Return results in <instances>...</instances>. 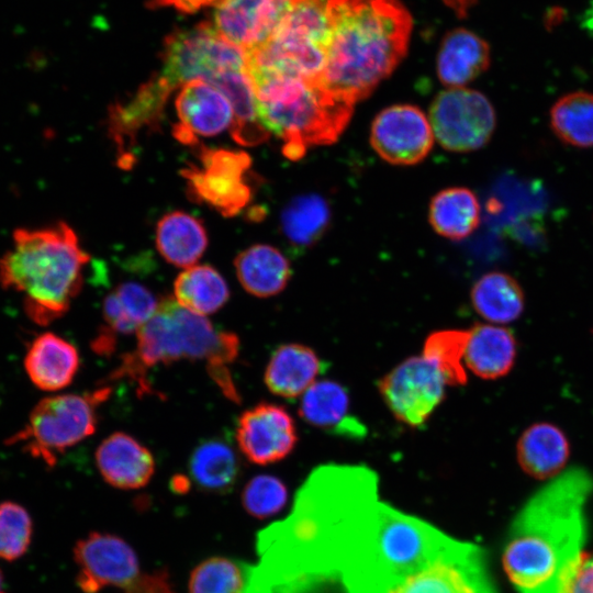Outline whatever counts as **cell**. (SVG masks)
I'll return each instance as SVG.
<instances>
[{"instance_id": "1", "label": "cell", "mask_w": 593, "mask_h": 593, "mask_svg": "<svg viewBox=\"0 0 593 593\" xmlns=\"http://www.w3.org/2000/svg\"><path fill=\"white\" fill-rule=\"evenodd\" d=\"M366 465L325 463L296 492L288 517L258 535L257 548L283 583L338 579L346 593H379L393 582L394 507L381 501Z\"/></svg>"}, {"instance_id": "2", "label": "cell", "mask_w": 593, "mask_h": 593, "mask_svg": "<svg viewBox=\"0 0 593 593\" xmlns=\"http://www.w3.org/2000/svg\"><path fill=\"white\" fill-rule=\"evenodd\" d=\"M593 479L573 468L552 478L521 508L503 549L504 570L518 593H563L582 559Z\"/></svg>"}, {"instance_id": "3", "label": "cell", "mask_w": 593, "mask_h": 593, "mask_svg": "<svg viewBox=\"0 0 593 593\" xmlns=\"http://www.w3.org/2000/svg\"><path fill=\"white\" fill-rule=\"evenodd\" d=\"M326 12L329 43L321 81L355 104L406 55L412 16L400 0H327Z\"/></svg>"}, {"instance_id": "4", "label": "cell", "mask_w": 593, "mask_h": 593, "mask_svg": "<svg viewBox=\"0 0 593 593\" xmlns=\"http://www.w3.org/2000/svg\"><path fill=\"white\" fill-rule=\"evenodd\" d=\"M90 256L65 222L16 228L12 248L0 257V284L23 295V310L37 325L65 315L83 282Z\"/></svg>"}, {"instance_id": "5", "label": "cell", "mask_w": 593, "mask_h": 593, "mask_svg": "<svg viewBox=\"0 0 593 593\" xmlns=\"http://www.w3.org/2000/svg\"><path fill=\"white\" fill-rule=\"evenodd\" d=\"M136 348L124 355L109 380L131 379L145 392L146 371L179 360H204L210 377L234 402H239L228 366L238 355V337L216 329L205 317L181 306L175 298L163 299L154 315L136 333Z\"/></svg>"}, {"instance_id": "6", "label": "cell", "mask_w": 593, "mask_h": 593, "mask_svg": "<svg viewBox=\"0 0 593 593\" xmlns=\"http://www.w3.org/2000/svg\"><path fill=\"white\" fill-rule=\"evenodd\" d=\"M251 81L262 125L282 139V152L292 160L311 146L334 143L351 118L354 103L321 80L267 76Z\"/></svg>"}, {"instance_id": "7", "label": "cell", "mask_w": 593, "mask_h": 593, "mask_svg": "<svg viewBox=\"0 0 593 593\" xmlns=\"http://www.w3.org/2000/svg\"><path fill=\"white\" fill-rule=\"evenodd\" d=\"M326 4L327 0H301L264 44L246 51L249 77L321 80L329 43Z\"/></svg>"}, {"instance_id": "8", "label": "cell", "mask_w": 593, "mask_h": 593, "mask_svg": "<svg viewBox=\"0 0 593 593\" xmlns=\"http://www.w3.org/2000/svg\"><path fill=\"white\" fill-rule=\"evenodd\" d=\"M110 391L107 387L91 393L42 399L32 409L25 425L10 436L5 445H21L24 452L54 467L60 455L94 433L97 407L109 398Z\"/></svg>"}, {"instance_id": "9", "label": "cell", "mask_w": 593, "mask_h": 593, "mask_svg": "<svg viewBox=\"0 0 593 593\" xmlns=\"http://www.w3.org/2000/svg\"><path fill=\"white\" fill-rule=\"evenodd\" d=\"M159 75L175 89L192 80L210 79L227 71L245 70V49L223 38L212 22L180 29L165 37Z\"/></svg>"}, {"instance_id": "10", "label": "cell", "mask_w": 593, "mask_h": 593, "mask_svg": "<svg viewBox=\"0 0 593 593\" xmlns=\"http://www.w3.org/2000/svg\"><path fill=\"white\" fill-rule=\"evenodd\" d=\"M199 165L181 170L190 199L223 216H234L248 205L253 188L248 180L251 159L240 150L200 146Z\"/></svg>"}, {"instance_id": "11", "label": "cell", "mask_w": 593, "mask_h": 593, "mask_svg": "<svg viewBox=\"0 0 593 593\" xmlns=\"http://www.w3.org/2000/svg\"><path fill=\"white\" fill-rule=\"evenodd\" d=\"M428 120L437 142L455 153L483 147L496 124L490 100L480 91L465 87L440 91L429 108Z\"/></svg>"}, {"instance_id": "12", "label": "cell", "mask_w": 593, "mask_h": 593, "mask_svg": "<svg viewBox=\"0 0 593 593\" xmlns=\"http://www.w3.org/2000/svg\"><path fill=\"white\" fill-rule=\"evenodd\" d=\"M377 387L395 419L418 428L444 401L447 383L437 368L419 355L401 361L378 381Z\"/></svg>"}, {"instance_id": "13", "label": "cell", "mask_w": 593, "mask_h": 593, "mask_svg": "<svg viewBox=\"0 0 593 593\" xmlns=\"http://www.w3.org/2000/svg\"><path fill=\"white\" fill-rule=\"evenodd\" d=\"M380 593H497L482 550L460 541Z\"/></svg>"}, {"instance_id": "14", "label": "cell", "mask_w": 593, "mask_h": 593, "mask_svg": "<svg viewBox=\"0 0 593 593\" xmlns=\"http://www.w3.org/2000/svg\"><path fill=\"white\" fill-rule=\"evenodd\" d=\"M78 566L75 579L83 593H99L109 586L123 589L139 574L134 549L121 537L91 532L74 547Z\"/></svg>"}, {"instance_id": "15", "label": "cell", "mask_w": 593, "mask_h": 593, "mask_svg": "<svg viewBox=\"0 0 593 593\" xmlns=\"http://www.w3.org/2000/svg\"><path fill=\"white\" fill-rule=\"evenodd\" d=\"M434 133L425 113L413 104H394L373 119L370 144L393 165H415L430 152Z\"/></svg>"}, {"instance_id": "16", "label": "cell", "mask_w": 593, "mask_h": 593, "mask_svg": "<svg viewBox=\"0 0 593 593\" xmlns=\"http://www.w3.org/2000/svg\"><path fill=\"white\" fill-rule=\"evenodd\" d=\"M236 441L253 463L267 466L288 457L296 446L298 432L290 413L276 403L260 402L238 418Z\"/></svg>"}, {"instance_id": "17", "label": "cell", "mask_w": 593, "mask_h": 593, "mask_svg": "<svg viewBox=\"0 0 593 593\" xmlns=\"http://www.w3.org/2000/svg\"><path fill=\"white\" fill-rule=\"evenodd\" d=\"M301 0H222L214 7L217 33L249 51L264 44Z\"/></svg>"}, {"instance_id": "18", "label": "cell", "mask_w": 593, "mask_h": 593, "mask_svg": "<svg viewBox=\"0 0 593 593\" xmlns=\"http://www.w3.org/2000/svg\"><path fill=\"white\" fill-rule=\"evenodd\" d=\"M175 105L178 123L172 134L184 145H197L199 137L215 136L231 128L234 121L227 98L205 80L182 85Z\"/></svg>"}, {"instance_id": "19", "label": "cell", "mask_w": 593, "mask_h": 593, "mask_svg": "<svg viewBox=\"0 0 593 593\" xmlns=\"http://www.w3.org/2000/svg\"><path fill=\"white\" fill-rule=\"evenodd\" d=\"M175 88L159 74L143 83L124 101L111 105L109 130L128 166V148L134 145L137 134L145 127H155L163 116L165 104Z\"/></svg>"}, {"instance_id": "20", "label": "cell", "mask_w": 593, "mask_h": 593, "mask_svg": "<svg viewBox=\"0 0 593 593\" xmlns=\"http://www.w3.org/2000/svg\"><path fill=\"white\" fill-rule=\"evenodd\" d=\"M158 301L144 286L127 281L110 292L102 305L101 326L91 348L99 355L111 354L116 345L118 335L137 333L154 315Z\"/></svg>"}, {"instance_id": "21", "label": "cell", "mask_w": 593, "mask_h": 593, "mask_svg": "<svg viewBox=\"0 0 593 593\" xmlns=\"http://www.w3.org/2000/svg\"><path fill=\"white\" fill-rule=\"evenodd\" d=\"M299 415L306 424L329 434L353 439L366 435V426L350 414L349 391L338 381L314 382L301 398Z\"/></svg>"}, {"instance_id": "22", "label": "cell", "mask_w": 593, "mask_h": 593, "mask_svg": "<svg viewBox=\"0 0 593 593\" xmlns=\"http://www.w3.org/2000/svg\"><path fill=\"white\" fill-rule=\"evenodd\" d=\"M99 472L110 485L135 490L145 486L155 472L152 452L128 434L116 432L102 440L96 450Z\"/></svg>"}, {"instance_id": "23", "label": "cell", "mask_w": 593, "mask_h": 593, "mask_svg": "<svg viewBox=\"0 0 593 593\" xmlns=\"http://www.w3.org/2000/svg\"><path fill=\"white\" fill-rule=\"evenodd\" d=\"M328 369V362L303 344H282L271 354L264 373L268 390L284 399H296Z\"/></svg>"}, {"instance_id": "24", "label": "cell", "mask_w": 593, "mask_h": 593, "mask_svg": "<svg viewBox=\"0 0 593 593\" xmlns=\"http://www.w3.org/2000/svg\"><path fill=\"white\" fill-rule=\"evenodd\" d=\"M79 362L78 350L71 343L52 332H45L29 346L24 369L36 388L53 392L72 382Z\"/></svg>"}, {"instance_id": "25", "label": "cell", "mask_w": 593, "mask_h": 593, "mask_svg": "<svg viewBox=\"0 0 593 593\" xmlns=\"http://www.w3.org/2000/svg\"><path fill=\"white\" fill-rule=\"evenodd\" d=\"M490 61V46L482 37L463 27L455 29L441 41L437 76L448 88L463 87L482 75Z\"/></svg>"}, {"instance_id": "26", "label": "cell", "mask_w": 593, "mask_h": 593, "mask_svg": "<svg viewBox=\"0 0 593 593\" xmlns=\"http://www.w3.org/2000/svg\"><path fill=\"white\" fill-rule=\"evenodd\" d=\"M469 331L463 358L466 367L485 380L505 376L513 367L516 356L513 334L496 324H475Z\"/></svg>"}, {"instance_id": "27", "label": "cell", "mask_w": 593, "mask_h": 593, "mask_svg": "<svg viewBox=\"0 0 593 593\" xmlns=\"http://www.w3.org/2000/svg\"><path fill=\"white\" fill-rule=\"evenodd\" d=\"M234 267L242 287L258 298H270L282 292L292 275L286 256L266 244H256L240 251Z\"/></svg>"}, {"instance_id": "28", "label": "cell", "mask_w": 593, "mask_h": 593, "mask_svg": "<svg viewBox=\"0 0 593 593\" xmlns=\"http://www.w3.org/2000/svg\"><path fill=\"white\" fill-rule=\"evenodd\" d=\"M208 82L219 89L232 105L234 121L230 130L236 143L254 146L270 136L259 119L255 89L246 69L223 72Z\"/></svg>"}, {"instance_id": "29", "label": "cell", "mask_w": 593, "mask_h": 593, "mask_svg": "<svg viewBox=\"0 0 593 593\" xmlns=\"http://www.w3.org/2000/svg\"><path fill=\"white\" fill-rule=\"evenodd\" d=\"M189 474L204 492L225 494L240 474V462L233 446L221 437L200 443L189 459Z\"/></svg>"}, {"instance_id": "30", "label": "cell", "mask_w": 593, "mask_h": 593, "mask_svg": "<svg viewBox=\"0 0 593 593\" xmlns=\"http://www.w3.org/2000/svg\"><path fill=\"white\" fill-rule=\"evenodd\" d=\"M156 246L169 264L192 267L208 246L206 231L200 220L183 211L165 214L156 227Z\"/></svg>"}, {"instance_id": "31", "label": "cell", "mask_w": 593, "mask_h": 593, "mask_svg": "<svg viewBox=\"0 0 593 593\" xmlns=\"http://www.w3.org/2000/svg\"><path fill=\"white\" fill-rule=\"evenodd\" d=\"M568 456L569 444L564 434L548 423L528 427L517 443L521 467L536 479H550L560 474Z\"/></svg>"}, {"instance_id": "32", "label": "cell", "mask_w": 593, "mask_h": 593, "mask_svg": "<svg viewBox=\"0 0 593 593\" xmlns=\"http://www.w3.org/2000/svg\"><path fill=\"white\" fill-rule=\"evenodd\" d=\"M428 221L437 234L452 240L463 239L479 225L478 198L468 188L444 189L429 203Z\"/></svg>"}, {"instance_id": "33", "label": "cell", "mask_w": 593, "mask_h": 593, "mask_svg": "<svg viewBox=\"0 0 593 593\" xmlns=\"http://www.w3.org/2000/svg\"><path fill=\"white\" fill-rule=\"evenodd\" d=\"M470 299L475 312L496 325L516 320L524 309L521 286L501 271H491L479 278L471 289Z\"/></svg>"}, {"instance_id": "34", "label": "cell", "mask_w": 593, "mask_h": 593, "mask_svg": "<svg viewBox=\"0 0 593 593\" xmlns=\"http://www.w3.org/2000/svg\"><path fill=\"white\" fill-rule=\"evenodd\" d=\"M174 293L181 306L201 316L217 312L230 298L226 281L209 265L192 266L180 272Z\"/></svg>"}, {"instance_id": "35", "label": "cell", "mask_w": 593, "mask_h": 593, "mask_svg": "<svg viewBox=\"0 0 593 593\" xmlns=\"http://www.w3.org/2000/svg\"><path fill=\"white\" fill-rule=\"evenodd\" d=\"M550 126L564 144L593 147V94L574 91L559 98L550 109Z\"/></svg>"}, {"instance_id": "36", "label": "cell", "mask_w": 593, "mask_h": 593, "mask_svg": "<svg viewBox=\"0 0 593 593\" xmlns=\"http://www.w3.org/2000/svg\"><path fill=\"white\" fill-rule=\"evenodd\" d=\"M329 219V206L322 197L304 194L293 199L282 211L281 228L292 244L307 247L321 238Z\"/></svg>"}, {"instance_id": "37", "label": "cell", "mask_w": 593, "mask_h": 593, "mask_svg": "<svg viewBox=\"0 0 593 593\" xmlns=\"http://www.w3.org/2000/svg\"><path fill=\"white\" fill-rule=\"evenodd\" d=\"M254 567L226 557L201 561L190 573L189 593H245Z\"/></svg>"}, {"instance_id": "38", "label": "cell", "mask_w": 593, "mask_h": 593, "mask_svg": "<svg viewBox=\"0 0 593 593\" xmlns=\"http://www.w3.org/2000/svg\"><path fill=\"white\" fill-rule=\"evenodd\" d=\"M469 334V329H439L430 333L424 342L422 355L437 368L447 385L467 382L462 359Z\"/></svg>"}, {"instance_id": "39", "label": "cell", "mask_w": 593, "mask_h": 593, "mask_svg": "<svg viewBox=\"0 0 593 593\" xmlns=\"http://www.w3.org/2000/svg\"><path fill=\"white\" fill-rule=\"evenodd\" d=\"M33 521L29 511L13 501L0 503V559L12 562L29 550Z\"/></svg>"}, {"instance_id": "40", "label": "cell", "mask_w": 593, "mask_h": 593, "mask_svg": "<svg viewBox=\"0 0 593 593\" xmlns=\"http://www.w3.org/2000/svg\"><path fill=\"white\" fill-rule=\"evenodd\" d=\"M288 499L286 484L277 477L258 474L251 478L242 492V505L257 518H266L282 510Z\"/></svg>"}, {"instance_id": "41", "label": "cell", "mask_w": 593, "mask_h": 593, "mask_svg": "<svg viewBox=\"0 0 593 593\" xmlns=\"http://www.w3.org/2000/svg\"><path fill=\"white\" fill-rule=\"evenodd\" d=\"M122 593H177L166 569L141 573L122 589Z\"/></svg>"}, {"instance_id": "42", "label": "cell", "mask_w": 593, "mask_h": 593, "mask_svg": "<svg viewBox=\"0 0 593 593\" xmlns=\"http://www.w3.org/2000/svg\"><path fill=\"white\" fill-rule=\"evenodd\" d=\"M563 593H593V553L584 552Z\"/></svg>"}, {"instance_id": "43", "label": "cell", "mask_w": 593, "mask_h": 593, "mask_svg": "<svg viewBox=\"0 0 593 593\" xmlns=\"http://www.w3.org/2000/svg\"><path fill=\"white\" fill-rule=\"evenodd\" d=\"M222 0H152L149 4L154 8L170 5L180 12L193 13L204 7H215Z\"/></svg>"}, {"instance_id": "44", "label": "cell", "mask_w": 593, "mask_h": 593, "mask_svg": "<svg viewBox=\"0 0 593 593\" xmlns=\"http://www.w3.org/2000/svg\"><path fill=\"white\" fill-rule=\"evenodd\" d=\"M477 0H444L459 16L463 18Z\"/></svg>"}, {"instance_id": "45", "label": "cell", "mask_w": 593, "mask_h": 593, "mask_svg": "<svg viewBox=\"0 0 593 593\" xmlns=\"http://www.w3.org/2000/svg\"><path fill=\"white\" fill-rule=\"evenodd\" d=\"M0 593H8L4 582V575L3 572L0 569Z\"/></svg>"}]
</instances>
